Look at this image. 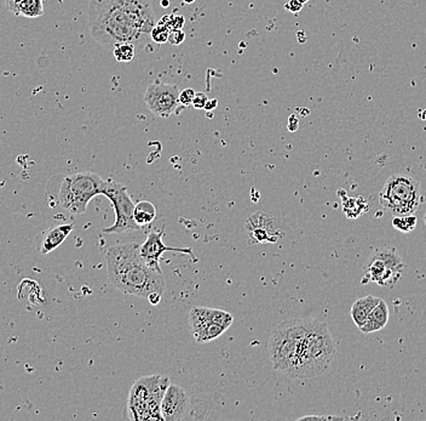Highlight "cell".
Returning <instances> with one entry per match:
<instances>
[{
	"label": "cell",
	"mask_w": 426,
	"mask_h": 421,
	"mask_svg": "<svg viewBox=\"0 0 426 421\" xmlns=\"http://www.w3.org/2000/svg\"><path fill=\"white\" fill-rule=\"evenodd\" d=\"M88 15L90 33L107 49L145 47L156 24L150 0H90Z\"/></svg>",
	"instance_id": "1"
},
{
	"label": "cell",
	"mask_w": 426,
	"mask_h": 421,
	"mask_svg": "<svg viewBox=\"0 0 426 421\" xmlns=\"http://www.w3.org/2000/svg\"><path fill=\"white\" fill-rule=\"evenodd\" d=\"M140 248L137 243L110 246L106 253L108 277L122 293L148 300L151 294L165 293L166 280L163 272L145 264Z\"/></svg>",
	"instance_id": "2"
},
{
	"label": "cell",
	"mask_w": 426,
	"mask_h": 421,
	"mask_svg": "<svg viewBox=\"0 0 426 421\" xmlns=\"http://www.w3.org/2000/svg\"><path fill=\"white\" fill-rule=\"evenodd\" d=\"M308 319H290L279 324L269 340L274 370L290 378L303 379V357Z\"/></svg>",
	"instance_id": "3"
},
{
	"label": "cell",
	"mask_w": 426,
	"mask_h": 421,
	"mask_svg": "<svg viewBox=\"0 0 426 421\" xmlns=\"http://www.w3.org/2000/svg\"><path fill=\"white\" fill-rule=\"evenodd\" d=\"M336 355V345L327 324L308 319L303 357V379L315 378L329 368Z\"/></svg>",
	"instance_id": "4"
},
{
	"label": "cell",
	"mask_w": 426,
	"mask_h": 421,
	"mask_svg": "<svg viewBox=\"0 0 426 421\" xmlns=\"http://www.w3.org/2000/svg\"><path fill=\"white\" fill-rule=\"evenodd\" d=\"M169 378L163 375H151L137 380L133 383L129 397V413L133 420H163L160 404Z\"/></svg>",
	"instance_id": "5"
},
{
	"label": "cell",
	"mask_w": 426,
	"mask_h": 421,
	"mask_svg": "<svg viewBox=\"0 0 426 421\" xmlns=\"http://www.w3.org/2000/svg\"><path fill=\"white\" fill-rule=\"evenodd\" d=\"M379 200L393 215H413L422 204L420 184L407 174H393L380 191Z\"/></svg>",
	"instance_id": "6"
},
{
	"label": "cell",
	"mask_w": 426,
	"mask_h": 421,
	"mask_svg": "<svg viewBox=\"0 0 426 421\" xmlns=\"http://www.w3.org/2000/svg\"><path fill=\"white\" fill-rule=\"evenodd\" d=\"M104 181L99 174L90 171L66 176L60 186L58 202L62 208L73 215H83L90 200L101 194Z\"/></svg>",
	"instance_id": "7"
},
{
	"label": "cell",
	"mask_w": 426,
	"mask_h": 421,
	"mask_svg": "<svg viewBox=\"0 0 426 421\" xmlns=\"http://www.w3.org/2000/svg\"><path fill=\"white\" fill-rule=\"evenodd\" d=\"M404 269L395 248L375 251L363 265L362 284L373 282L380 287H393L402 278Z\"/></svg>",
	"instance_id": "8"
},
{
	"label": "cell",
	"mask_w": 426,
	"mask_h": 421,
	"mask_svg": "<svg viewBox=\"0 0 426 421\" xmlns=\"http://www.w3.org/2000/svg\"><path fill=\"white\" fill-rule=\"evenodd\" d=\"M101 194L106 196L112 202L115 212V223L110 228H104V233L133 232L141 230L133 220L135 203L132 202L125 186L108 179L104 181Z\"/></svg>",
	"instance_id": "9"
},
{
	"label": "cell",
	"mask_w": 426,
	"mask_h": 421,
	"mask_svg": "<svg viewBox=\"0 0 426 421\" xmlns=\"http://www.w3.org/2000/svg\"><path fill=\"white\" fill-rule=\"evenodd\" d=\"M179 93L176 84L155 81L147 88L143 100L150 113L160 118H169L179 104Z\"/></svg>",
	"instance_id": "10"
},
{
	"label": "cell",
	"mask_w": 426,
	"mask_h": 421,
	"mask_svg": "<svg viewBox=\"0 0 426 421\" xmlns=\"http://www.w3.org/2000/svg\"><path fill=\"white\" fill-rule=\"evenodd\" d=\"M163 236H164V230L150 232L148 237H147L145 243L140 248L142 259L145 260L147 265L149 266L150 269L163 272L161 269H160V260H161L163 254L166 253V251H172V253H178V254H183V255H189L195 260L192 248H187V246L186 248H178V246H166V244H164V241H163Z\"/></svg>",
	"instance_id": "11"
},
{
	"label": "cell",
	"mask_w": 426,
	"mask_h": 421,
	"mask_svg": "<svg viewBox=\"0 0 426 421\" xmlns=\"http://www.w3.org/2000/svg\"><path fill=\"white\" fill-rule=\"evenodd\" d=\"M189 409H190V398L187 392L181 386L170 383L160 404L163 420H186L189 414Z\"/></svg>",
	"instance_id": "12"
},
{
	"label": "cell",
	"mask_w": 426,
	"mask_h": 421,
	"mask_svg": "<svg viewBox=\"0 0 426 421\" xmlns=\"http://www.w3.org/2000/svg\"><path fill=\"white\" fill-rule=\"evenodd\" d=\"M245 228L254 243H274L282 237L274 216L262 212L252 214L245 223Z\"/></svg>",
	"instance_id": "13"
},
{
	"label": "cell",
	"mask_w": 426,
	"mask_h": 421,
	"mask_svg": "<svg viewBox=\"0 0 426 421\" xmlns=\"http://www.w3.org/2000/svg\"><path fill=\"white\" fill-rule=\"evenodd\" d=\"M390 311L388 303H385L383 299H380L379 303H377L366 321L365 326L360 328L361 333L363 334H370L375 331H382L388 326L389 322Z\"/></svg>",
	"instance_id": "14"
},
{
	"label": "cell",
	"mask_w": 426,
	"mask_h": 421,
	"mask_svg": "<svg viewBox=\"0 0 426 421\" xmlns=\"http://www.w3.org/2000/svg\"><path fill=\"white\" fill-rule=\"evenodd\" d=\"M73 230H74L73 223H65V225L54 226L42 239V246H40V253L42 255H47V254L51 253L61 246L62 243L66 241L68 236L71 235Z\"/></svg>",
	"instance_id": "15"
},
{
	"label": "cell",
	"mask_w": 426,
	"mask_h": 421,
	"mask_svg": "<svg viewBox=\"0 0 426 421\" xmlns=\"http://www.w3.org/2000/svg\"><path fill=\"white\" fill-rule=\"evenodd\" d=\"M379 301L380 298H375L373 295H366L352 303L350 315H352V321L355 323L356 327L360 329L365 326L368 315Z\"/></svg>",
	"instance_id": "16"
},
{
	"label": "cell",
	"mask_w": 426,
	"mask_h": 421,
	"mask_svg": "<svg viewBox=\"0 0 426 421\" xmlns=\"http://www.w3.org/2000/svg\"><path fill=\"white\" fill-rule=\"evenodd\" d=\"M212 323H215V318H213V308L195 306V308H192L190 310V313H189V326H190V329H192L194 339L202 331H205Z\"/></svg>",
	"instance_id": "17"
},
{
	"label": "cell",
	"mask_w": 426,
	"mask_h": 421,
	"mask_svg": "<svg viewBox=\"0 0 426 421\" xmlns=\"http://www.w3.org/2000/svg\"><path fill=\"white\" fill-rule=\"evenodd\" d=\"M156 218V208L149 200H141L135 204L133 220L140 228H145L154 221Z\"/></svg>",
	"instance_id": "18"
},
{
	"label": "cell",
	"mask_w": 426,
	"mask_h": 421,
	"mask_svg": "<svg viewBox=\"0 0 426 421\" xmlns=\"http://www.w3.org/2000/svg\"><path fill=\"white\" fill-rule=\"evenodd\" d=\"M15 15L27 19H37L44 15V0H21Z\"/></svg>",
	"instance_id": "19"
},
{
	"label": "cell",
	"mask_w": 426,
	"mask_h": 421,
	"mask_svg": "<svg viewBox=\"0 0 426 421\" xmlns=\"http://www.w3.org/2000/svg\"><path fill=\"white\" fill-rule=\"evenodd\" d=\"M418 219L416 215H393V226L400 232L408 233L417 228Z\"/></svg>",
	"instance_id": "20"
},
{
	"label": "cell",
	"mask_w": 426,
	"mask_h": 421,
	"mask_svg": "<svg viewBox=\"0 0 426 421\" xmlns=\"http://www.w3.org/2000/svg\"><path fill=\"white\" fill-rule=\"evenodd\" d=\"M113 54L117 62H130L135 57L136 47L129 43L119 44L113 49Z\"/></svg>",
	"instance_id": "21"
},
{
	"label": "cell",
	"mask_w": 426,
	"mask_h": 421,
	"mask_svg": "<svg viewBox=\"0 0 426 421\" xmlns=\"http://www.w3.org/2000/svg\"><path fill=\"white\" fill-rule=\"evenodd\" d=\"M170 32L171 31L166 26L158 22V24H155L154 29H153L151 33H150V38H151V40H154L155 43L163 44L165 42H167Z\"/></svg>",
	"instance_id": "22"
},
{
	"label": "cell",
	"mask_w": 426,
	"mask_h": 421,
	"mask_svg": "<svg viewBox=\"0 0 426 421\" xmlns=\"http://www.w3.org/2000/svg\"><path fill=\"white\" fill-rule=\"evenodd\" d=\"M194 96H195V91L192 90V89H184V90L181 91L179 93V104L184 106V107H188L189 104H192V99H194Z\"/></svg>",
	"instance_id": "23"
},
{
	"label": "cell",
	"mask_w": 426,
	"mask_h": 421,
	"mask_svg": "<svg viewBox=\"0 0 426 421\" xmlns=\"http://www.w3.org/2000/svg\"><path fill=\"white\" fill-rule=\"evenodd\" d=\"M207 101H208V97H207L206 94L195 93V96H194L192 102V107L197 109H204L206 106Z\"/></svg>",
	"instance_id": "24"
},
{
	"label": "cell",
	"mask_w": 426,
	"mask_h": 421,
	"mask_svg": "<svg viewBox=\"0 0 426 421\" xmlns=\"http://www.w3.org/2000/svg\"><path fill=\"white\" fill-rule=\"evenodd\" d=\"M186 38V35L183 33L181 29H176V31H171L169 34V40L170 43L174 44V45H179V44L182 43L183 40Z\"/></svg>",
	"instance_id": "25"
},
{
	"label": "cell",
	"mask_w": 426,
	"mask_h": 421,
	"mask_svg": "<svg viewBox=\"0 0 426 421\" xmlns=\"http://www.w3.org/2000/svg\"><path fill=\"white\" fill-rule=\"evenodd\" d=\"M303 3H300V0H290L287 5H286V9L290 10L293 13H298L302 8H303Z\"/></svg>",
	"instance_id": "26"
},
{
	"label": "cell",
	"mask_w": 426,
	"mask_h": 421,
	"mask_svg": "<svg viewBox=\"0 0 426 421\" xmlns=\"http://www.w3.org/2000/svg\"><path fill=\"white\" fill-rule=\"evenodd\" d=\"M19 1H21V0H4L5 6H6V9L11 11L13 14H15V11H16V8H17V5L19 4Z\"/></svg>",
	"instance_id": "27"
},
{
	"label": "cell",
	"mask_w": 426,
	"mask_h": 421,
	"mask_svg": "<svg viewBox=\"0 0 426 421\" xmlns=\"http://www.w3.org/2000/svg\"><path fill=\"white\" fill-rule=\"evenodd\" d=\"M217 104H218V101H217V100H208L206 106H205V109H207V111H212V109H215V107H217Z\"/></svg>",
	"instance_id": "28"
},
{
	"label": "cell",
	"mask_w": 426,
	"mask_h": 421,
	"mask_svg": "<svg viewBox=\"0 0 426 421\" xmlns=\"http://www.w3.org/2000/svg\"><path fill=\"white\" fill-rule=\"evenodd\" d=\"M194 1H195V0H183V3H184V4H192V3H194Z\"/></svg>",
	"instance_id": "29"
},
{
	"label": "cell",
	"mask_w": 426,
	"mask_h": 421,
	"mask_svg": "<svg viewBox=\"0 0 426 421\" xmlns=\"http://www.w3.org/2000/svg\"><path fill=\"white\" fill-rule=\"evenodd\" d=\"M424 223H425V225H426V214H425V216H424Z\"/></svg>",
	"instance_id": "30"
}]
</instances>
